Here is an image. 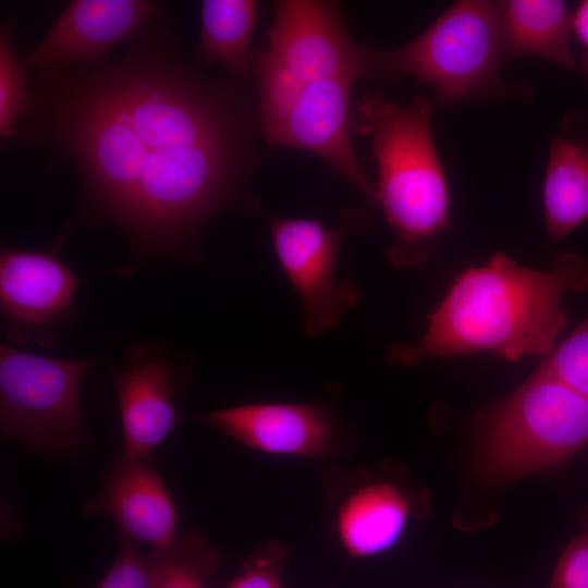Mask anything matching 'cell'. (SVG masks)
I'll return each mask as SVG.
<instances>
[{
  "mask_svg": "<svg viewBox=\"0 0 588 588\" xmlns=\"http://www.w3.org/2000/svg\"><path fill=\"white\" fill-rule=\"evenodd\" d=\"M103 355L69 359L0 345V425L4 438L38 453L82 443L79 385Z\"/></svg>",
  "mask_w": 588,
  "mask_h": 588,
  "instance_id": "8992f818",
  "label": "cell"
},
{
  "mask_svg": "<svg viewBox=\"0 0 588 588\" xmlns=\"http://www.w3.org/2000/svg\"><path fill=\"white\" fill-rule=\"evenodd\" d=\"M375 78L408 74L430 85L433 103L450 105L504 91L500 3L462 0L421 35L387 52H372Z\"/></svg>",
  "mask_w": 588,
  "mask_h": 588,
  "instance_id": "277c9868",
  "label": "cell"
},
{
  "mask_svg": "<svg viewBox=\"0 0 588 588\" xmlns=\"http://www.w3.org/2000/svg\"><path fill=\"white\" fill-rule=\"evenodd\" d=\"M538 370L588 399V317L555 345Z\"/></svg>",
  "mask_w": 588,
  "mask_h": 588,
  "instance_id": "ffe728a7",
  "label": "cell"
},
{
  "mask_svg": "<svg viewBox=\"0 0 588 588\" xmlns=\"http://www.w3.org/2000/svg\"><path fill=\"white\" fill-rule=\"evenodd\" d=\"M366 223L356 210H345L333 228L316 219H269L279 264L302 299L301 326L308 336L332 329L358 303L356 284L336 281L335 270L345 235Z\"/></svg>",
  "mask_w": 588,
  "mask_h": 588,
  "instance_id": "ba28073f",
  "label": "cell"
},
{
  "mask_svg": "<svg viewBox=\"0 0 588 588\" xmlns=\"http://www.w3.org/2000/svg\"><path fill=\"white\" fill-rule=\"evenodd\" d=\"M20 139L76 166L81 197L58 235L78 226L124 233L134 262L197 255L210 218L256 207L252 100L244 78L213 79L181 56L167 12L96 65L35 71Z\"/></svg>",
  "mask_w": 588,
  "mask_h": 588,
  "instance_id": "6da1fadb",
  "label": "cell"
},
{
  "mask_svg": "<svg viewBox=\"0 0 588 588\" xmlns=\"http://www.w3.org/2000/svg\"><path fill=\"white\" fill-rule=\"evenodd\" d=\"M411 509L408 494L396 485L355 480L335 506L338 540L352 558L377 555L400 539Z\"/></svg>",
  "mask_w": 588,
  "mask_h": 588,
  "instance_id": "5bb4252c",
  "label": "cell"
},
{
  "mask_svg": "<svg viewBox=\"0 0 588 588\" xmlns=\"http://www.w3.org/2000/svg\"><path fill=\"white\" fill-rule=\"evenodd\" d=\"M504 60L536 56L567 69L575 66L569 45L572 14L559 0L500 3Z\"/></svg>",
  "mask_w": 588,
  "mask_h": 588,
  "instance_id": "9a60e30c",
  "label": "cell"
},
{
  "mask_svg": "<svg viewBox=\"0 0 588 588\" xmlns=\"http://www.w3.org/2000/svg\"><path fill=\"white\" fill-rule=\"evenodd\" d=\"M572 28L585 48L581 69L588 76V0L580 2L572 15Z\"/></svg>",
  "mask_w": 588,
  "mask_h": 588,
  "instance_id": "cb8c5ba5",
  "label": "cell"
},
{
  "mask_svg": "<svg viewBox=\"0 0 588 588\" xmlns=\"http://www.w3.org/2000/svg\"><path fill=\"white\" fill-rule=\"evenodd\" d=\"M96 588H149L144 556L134 540L121 536L117 558Z\"/></svg>",
  "mask_w": 588,
  "mask_h": 588,
  "instance_id": "603a6c76",
  "label": "cell"
},
{
  "mask_svg": "<svg viewBox=\"0 0 588 588\" xmlns=\"http://www.w3.org/2000/svg\"><path fill=\"white\" fill-rule=\"evenodd\" d=\"M12 19L0 30V136L19 138V120L24 111L34 77L14 44Z\"/></svg>",
  "mask_w": 588,
  "mask_h": 588,
  "instance_id": "d6986e66",
  "label": "cell"
},
{
  "mask_svg": "<svg viewBox=\"0 0 588 588\" xmlns=\"http://www.w3.org/2000/svg\"><path fill=\"white\" fill-rule=\"evenodd\" d=\"M166 13L156 0H72L39 44L23 56L29 70L96 65L121 41Z\"/></svg>",
  "mask_w": 588,
  "mask_h": 588,
  "instance_id": "8fae6325",
  "label": "cell"
},
{
  "mask_svg": "<svg viewBox=\"0 0 588 588\" xmlns=\"http://www.w3.org/2000/svg\"><path fill=\"white\" fill-rule=\"evenodd\" d=\"M56 240L39 250L1 247L0 310L7 336L15 344L51 346L61 327L75 318L81 278L58 256Z\"/></svg>",
  "mask_w": 588,
  "mask_h": 588,
  "instance_id": "9c48e42d",
  "label": "cell"
},
{
  "mask_svg": "<svg viewBox=\"0 0 588 588\" xmlns=\"http://www.w3.org/2000/svg\"><path fill=\"white\" fill-rule=\"evenodd\" d=\"M85 507L91 513L107 514L122 537L144 541L155 549L168 548L176 537V511L151 462L115 461L99 495Z\"/></svg>",
  "mask_w": 588,
  "mask_h": 588,
  "instance_id": "4fadbf2b",
  "label": "cell"
},
{
  "mask_svg": "<svg viewBox=\"0 0 588 588\" xmlns=\"http://www.w3.org/2000/svg\"><path fill=\"white\" fill-rule=\"evenodd\" d=\"M267 37L253 60L294 83L375 78L372 52L353 40L336 2L277 1Z\"/></svg>",
  "mask_w": 588,
  "mask_h": 588,
  "instance_id": "52a82bcc",
  "label": "cell"
},
{
  "mask_svg": "<svg viewBox=\"0 0 588 588\" xmlns=\"http://www.w3.org/2000/svg\"><path fill=\"white\" fill-rule=\"evenodd\" d=\"M588 443V399L539 370L491 418L485 471L509 480L555 467Z\"/></svg>",
  "mask_w": 588,
  "mask_h": 588,
  "instance_id": "5b68a950",
  "label": "cell"
},
{
  "mask_svg": "<svg viewBox=\"0 0 588 588\" xmlns=\"http://www.w3.org/2000/svg\"><path fill=\"white\" fill-rule=\"evenodd\" d=\"M432 107L424 95L399 105L368 93L350 113V126L370 138L378 166V205L394 232L387 256L396 268L427 260L450 223L449 189L431 130Z\"/></svg>",
  "mask_w": 588,
  "mask_h": 588,
  "instance_id": "3957f363",
  "label": "cell"
},
{
  "mask_svg": "<svg viewBox=\"0 0 588 588\" xmlns=\"http://www.w3.org/2000/svg\"><path fill=\"white\" fill-rule=\"evenodd\" d=\"M588 290V262L563 253L552 270L517 265L503 253L457 277L427 316L428 329L415 346L389 351L391 363L412 366L429 357L490 351L509 360L549 355L567 323L565 291Z\"/></svg>",
  "mask_w": 588,
  "mask_h": 588,
  "instance_id": "7a4b0ae2",
  "label": "cell"
},
{
  "mask_svg": "<svg viewBox=\"0 0 588 588\" xmlns=\"http://www.w3.org/2000/svg\"><path fill=\"white\" fill-rule=\"evenodd\" d=\"M285 558V549L279 542L261 543L245 560L241 574L225 588H284L281 572Z\"/></svg>",
  "mask_w": 588,
  "mask_h": 588,
  "instance_id": "44dd1931",
  "label": "cell"
},
{
  "mask_svg": "<svg viewBox=\"0 0 588 588\" xmlns=\"http://www.w3.org/2000/svg\"><path fill=\"white\" fill-rule=\"evenodd\" d=\"M548 234L559 241L588 221V143L553 136L543 181Z\"/></svg>",
  "mask_w": 588,
  "mask_h": 588,
  "instance_id": "2e32d148",
  "label": "cell"
},
{
  "mask_svg": "<svg viewBox=\"0 0 588 588\" xmlns=\"http://www.w3.org/2000/svg\"><path fill=\"white\" fill-rule=\"evenodd\" d=\"M189 355L170 345L140 343L128 348L125 367L114 372L123 430L119 462H151L152 452L176 421L174 401L187 387Z\"/></svg>",
  "mask_w": 588,
  "mask_h": 588,
  "instance_id": "30bf717a",
  "label": "cell"
},
{
  "mask_svg": "<svg viewBox=\"0 0 588 588\" xmlns=\"http://www.w3.org/2000/svg\"><path fill=\"white\" fill-rule=\"evenodd\" d=\"M149 588H208L220 555L200 534L174 538L166 549L152 548L145 556Z\"/></svg>",
  "mask_w": 588,
  "mask_h": 588,
  "instance_id": "ac0fdd59",
  "label": "cell"
},
{
  "mask_svg": "<svg viewBox=\"0 0 588 588\" xmlns=\"http://www.w3.org/2000/svg\"><path fill=\"white\" fill-rule=\"evenodd\" d=\"M548 588H588V526L563 550Z\"/></svg>",
  "mask_w": 588,
  "mask_h": 588,
  "instance_id": "7402d4cb",
  "label": "cell"
},
{
  "mask_svg": "<svg viewBox=\"0 0 588 588\" xmlns=\"http://www.w3.org/2000/svg\"><path fill=\"white\" fill-rule=\"evenodd\" d=\"M258 451L318 457L333 442L334 422L319 403H250L197 416Z\"/></svg>",
  "mask_w": 588,
  "mask_h": 588,
  "instance_id": "7c38bea8",
  "label": "cell"
},
{
  "mask_svg": "<svg viewBox=\"0 0 588 588\" xmlns=\"http://www.w3.org/2000/svg\"><path fill=\"white\" fill-rule=\"evenodd\" d=\"M254 0H205L200 10L197 57L205 64L220 63L235 78L252 69L250 41L258 17Z\"/></svg>",
  "mask_w": 588,
  "mask_h": 588,
  "instance_id": "e0dca14e",
  "label": "cell"
}]
</instances>
